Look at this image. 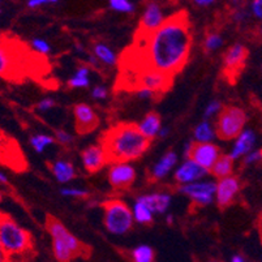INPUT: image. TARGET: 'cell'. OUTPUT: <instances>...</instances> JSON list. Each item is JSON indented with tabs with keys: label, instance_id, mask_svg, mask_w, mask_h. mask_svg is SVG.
Segmentation results:
<instances>
[{
	"label": "cell",
	"instance_id": "obj_1",
	"mask_svg": "<svg viewBox=\"0 0 262 262\" xmlns=\"http://www.w3.org/2000/svg\"><path fill=\"white\" fill-rule=\"evenodd\" d=\"M192 43L189 13L180 9L164 18L149 35L133 37L132 43L119 56V73L156 72L175 78L189 60Z\"/></svg>",
	"mask_w": 262,
	"mask_h": 262
},
{
	"label": "cell",
	"instance_id": "obj_2",
	"mask_svg": "<svg viewBox=\"0 0 262 262\" xmlns=\"http://www.w3.org/2000/svg\"><path fill=\"white\" fill-rule=\"evenodd\" d=\"M151 141L142 133L137 123L121 121L99 136V147L107 164H127L141 158L151 146Z\"/></svg>",
	"mask_w": 262,
	"mask_h": 262
},
{
	"label": "cell",
	"instance_id": "obj_3",
	"mask_svg": "<svg viewBox=\"0 0 262 262\" xmlns=\"http://www.w3.org/2000/svg\"><path fill=\"white\" fill-rule=\"evenodd\" d=\"M46 230L52 237V251L58 262H73L77 258H90L92 247L78 240L52 214L46 215Z\"/></svg>",
	"mask_w": 262,
	"mask_h": 262
},
{
	"label": "cell",
	"instance_id": "obj_4",
	"mask_svg": "<svg viewBox=\"0 0 262 262\" xmlns=\"http://www.w3.org/2000/svg\"><path fill=\"white\" fill-rule=\"evenodd\" d=\"M0 247L7 256H23L34 248L32 233L18 226L9 215L0 213Z\"/></svg>",
	"mask_w": 262,
	"mask_h": 262
},
{
	"label": "cell",
	"instance_id": "obj_5",
	"mask_svg": "<svg viewBox=\"0 0 262 262\" xmlns=\"http://www.w3.org/2000/svg\"><path fill=\"white\" fill-rule=\"evenodd\" d=\"M245 123H247V115L244 110L227 104L221 107L218 111L214 130L219 140L231 141V140H236L244 132Z\"/></svg>",
	"mask_w": 262,
	"mask_h": 262
},
{
	"label": "cell",
	"instance_id": "obj_6",
	"mask_svg": "<svg viewBox=\"0 0 262 262\" xmlns=\"http://www.w3.org/2000/svg\"><path fill=\"white\" fill-rule=\"evenodd\" d=\"M103 209V225L110 232L124 235L133 228V215L129 206L121 200H106L101 204Z\"/></svg>",
	"mask_w": 262,
	"mask_h": 262
},
{
	"label": "cell",
	"instance_id": "obj_7",
	"mask_svg": "<svg viewBox=\"0 0 262 262\" xmlns=\"http://www.w3.org/2000/svg\"><path fill=\"white\" fill-rule=\"evenodd\" d=\"M248 55H249V51L242 43L233 45L226 51L225 56H223L222 75L228 84L233 85L236 82L247 66Z\"/></svg>",
	"mask_w": 262,
	"mask_h": 262
},
{
	"label": "cell",
	"instance_id": "obj_8",
	"mask_svg": "<svg viewBox=\"0 0 262 262\" xmlns=\"http://www.w3.org/2000/svg\"><path fill=\"white\" fill-rule=\"evenodd\" d=\"M219 156H221V149L210 142H192L185 151L188 161L194 162L208 172L213 167V164L215 163Z\"/></svg>",
	"mask_w": 262,
	"mask_h": 262
},
{
	"label": "cell",
	"instance_id": "obj_9",
	"mask_svg": "<svg viewBox=\"0 0 262 262\" xmlns=\"http://www.w3.org/2000/svg\"><path fill=\"white\" fill-rule=\"evenodd\" d=\"M73 115H75V129L78 136H85L94 132L101 124L99 116L86 103L75 104Z\"/></svg>",
	"mask_w": 262,
	"mask_h": 262
},
{
	"label": "cell",
	"instance_id": "obj_10",
	"mask_svg": "<svg viewBox=\"0 0 262 262\" xmlns=\"http://www.w3.org/2000/svg\"><path fill=\"white\" fill-rule=\"evenodd\" d=\"M216 190V185L214 183H194V184L184 185L179 188V192L184 193L192 200L190 209H199L210 204L213 200V193Z\"/></svg>",
	"mask_w": 262,
	"mask_h": 262
},
{
	"label": "cell",
	"instance_id": "obj_11",
	"mask_svg": "<svg viewBox=\"0 0 262 262\" xmlns=\"http://www.w3.org/2000/svg\"><path fill=\"white\" fill-rule=\"evenodd\" d=\"M242 183L239 178L235 175H231L228 178L221 179L216 184V205L221 210L230 208L235 201L237 193L240 192Z\"/></svg>",
	"mask_w": 262,
	"mask_h": 262
},
{
	"label": "cell",
	"instance_id": "obj_12",
	"mask_svg": "<svg viewBox=\"0 0 262 262\" xmlns=\"http://www.w3.org/2000/svg\"><path fill=\"white\" fill-rule=\"evenodd\" d=\"M136 180V171L129 164H113L108 171V182L118 192L128 190Z\"/></svg>",
	"mask_w": 262,
	"mask_h": 262
},
{
	"label": "cell",
	"instance_id": "obj_13",
	"mask_svg": "<svg viewBox=\"0 0 262 262\" xmlns=\"http://www.w3.org/2000/svg\"><path fill=\"white\" fill-rule=\"evenodd\" d=\"M164 21L162 11L157 3H149L146 7L144 16L140 20L139 26L136 29L133 37H145L149 35L150 33H153L157 28H159L162 23Z\"/></svg>",
	"mask_w": 262,
	"mask_h": 262
},
{
	"label": "cell",
	"instance_id": "obj_14",
	"mask_svg": "<svg viewBox=\"0 0 262 262\" xmlns=\"http://www.w3.org/2000/svg\"><path fill=\"white\" fill-rule=\"evenodd\" d=\"M81 158H82L85 170L90 175L99 172L107 164L104 154L101 147H99V145H92V146H88L86 149L82 150L81 151Z\"/></svg>",
	"mask_w": 262,
	"mask_h": 262
},
{
	"label": "cell",
	"instance_id": "obj_15",
	"mask_svg": "<svg viewBox=\"0 0 262 262\" xmlns=\"http://www.w3.org/2000/svg\"><path fill=\"white\" fill-rule=\"evenodd\" d=\"M206 173H208V171L202 168L201 166H199L194 162L188 161L187 163L183 164L182 167L176 171L175 180L180 183V184H184V183H189L193 182V180H197V179H201Z\"/></svg>",
	"mask_w": 262,
	"mask_h": 262
},
{
	"label": "cell",
	"instance_id": "obj_16",
	"mask_svg": "<svg viewBox=\"0 0 262 262\" xmlns=\"http://www.w3.org/2000/svg\"><path fill=\"white\" fill-rule=\"evenodd\" d=\"M254 142H256V136H254V133L252 130H244L236 139V144L233 146L230 157L232 159L245 157L247 154H249L252 151Z\"/></svg>",
	"mask_w": 262,
	"mask_h": 262
},
{
	"label": "cell",
	"instance_id": "obj_17",
	"mask_svg": "<svg viewBox=\"0 0 262 262\" xmlns=\"http://www.w3.org/2000/svg\"><path fill=\"white\" fill-rule=\"evenodd\" d=\"M139 202L144 204L151 213H163L170 204V196L164 193H154L149 196H142L137 200Z\"/></svg>",
	"mask_w": 262,
	"mask_h": 262
},
{
	"label": "cell",
	"instance_id": "obj_18",
	"mask_svg": "<svg viewBox=\"0 0 262 262\" xmlns=\"http://www.w3.org/2000/svg\"><path fill=\"white\" fill-rule=\"evenodd\" d=\"M176 163V154L173 153L172 150L167 151L166 156L156 164V167L153 168L151 173L149 175V182L150 183H156L158 182L159 179H162L163 176L167 175L168 171L175 166Z\"/></svg>",
	"mask_w": 262,
	"mask_h": 262
},
{
	"label": "cell",
	"instance_id": "obj_19",
	"mask_svg": "<svg viewBox=\"0 0 262 262\" xmlns=\"http://www.w3.org/2000/svg\"><path fill=\"white\" fill-rule=\"evenodd\" d=\"M47 167L51 170L54 173L55 178L58 179L60 183H67L76 178L75 168L71 162L66 161H56V162H47Z\"/></svg>",
	"mask_w": 262,
	"mask_h": 262
},
{
	"label": "cell",
	"instance_id": "obj_20",
	"mask_svg": "<svg viewBox=\"0 0 262 262\" xmlns=\"http://www.w3.org/2000/svg\"><path fill=\"white\" fill-rule=\"evenodd\" d=\"M209 172H210L214 178L219 179V180H221V179L228 178V176L232 175L233 172V159L231 158L230 156L221 154Z\"/></svg>",
	"mask_w": 262,
	"mask_h": 262
},
{
	"label": "cell",
	"instance_id": "obj_21",
	"mask_svg": "<svg viewBox=\"0 0 262 262\" xmlns=\"http://www.w3.org/2000/svg\"><path fill=\"white\" fill-rule=\"evenodd\" d=\"M161 121L162 118L157 111H150V113L146 114V116L144 118L142 123L139 124L140 129L142 130V133H144L146 137L153 140L154 136L158 133L159 128H161Z\"/></svg>",
	"mask_w": 262,
	"mask_h": 262
},
{
	"label": "cell",
	"instance_id": "obj_22",
	"mask_svg": "<svg viewBox=\"0 0 262 262\" xmlns=\"http://www.w3.org/2000/svg\"><path fill=\"white\" fill-rule=\"evenodd\" d=\"M129 262H156V252L149 245H140L129 252H123Z\"/></svg>",
	"mask_w": 262,
	"mask_h": 262
},
{
	"label": "cell",
	"instance_id": "obj_23",
	"mask_svg": "<svg viewBox=\"0 0 262 262\" xmlns=\"http://www.w3.org/2000/svg\"><path fill=\"white\" fill-rule=\"evenodd\" d=\"M89 68L85 66H81L77 70V73L73 78L68 81V86L70 88H85L89 85Z\"/></svg>",
	"mask_w": 262,
	"mask_h": 262
},
{
	"label": "cell",
	"instance_id": "obj_24",
	"mask_svg": "<svg viewBox=\"0 0 262 262\" xmlns=\"http://www.w3.org/2000/svg\"><path fill=\"white\" fill-rule=\"evenodd\" d=\"M135 216L140 223H142V225L151 226V225H153V222H154V221H153V213H151V211H150L144 204H141V202H139V201L136 202Z\"/></svg>",
	"mask_w": 262,
	"mask_h": 262
},
{
	"label": "cell",
	"instance_id": "obj_25",
	"mask_svg": "<svg viewBox=\"0 0 262 262\" xmlns=\"http://www.w3.org/2000/svg\"><path fill=\"white\" fill-rule=\"evenodd\" d=\"M93 49H94L95 55H97L103 63L110 64V66H113V64L116 63L115 55H114V52L107 46H104V45L102 43H95Z\"/></svg>",
	"mask_w": 262,
	"mask_h": 262
},
{
	"label": "cell",
	"instance_id": "obj_26",
	"mask_svg": "<svg viewBox=\"0 0 262 262\" xmlns=\"http://www.w3.org/2000/svg\"><path fill=\"white\" fill-rule=\"evenodd\" d=\"M55 140L50 136H45V135H38V136H33L30 137V145L34 147L35 151L38 153H42L45 150V147L49 146V145L54 144Z\"/></svg>",
	"mask_w": 262,
	"mask_h": 262
},
{
	"label": "cell",
	"instance_id": "obj_27",
	"mask_svg": "<svg viewBox=\"0 0 262 262\" xmlns=\"http://www.w3.org/2000/svg\"><path fill=\"white\" fill-rule=\"evenodd\" d=\"M196 137L200 140V142H208L213 137V130L209 127L208 123L201 124L196 129Z\"/></svg>",
	"mask_w": 262,
	"mask_h": 262
},
{
	"label": "cell",
	"instance_id": "obj_28",
	"mask_svg": "<svg viewBox=\"0 0 262 262\" xmlns=\"http://www.w3.org/2000/svg\"><path fill=\"white\" fill-rule=\"evenodd\" d=\"M222 45V38L218 33H210L206 37V42H205V51H211V50L218 49Z\"/></svg>",
	"mask_w": 262,
	"mask_h": 262
},
{
	"label": "cell",
	"instance_id": "obj_29",
	"mask_svg": "<svg viewBox=\"0 0 262 262\" xmlns=\"http://www.w3.org/2000/svg\"><path fill=\"white\" fill-rule=\"evenodd\" d=\"M110 7L115 11H120V12H132L133 11V6L127 2V0H111L110 2Z\"/></svg>",
	"mask_w": 262,
	"mask_h": 262
},
{
	"label": "cell",
	"instance_id": "obj_30",
	"mask_svg": "<svg viewBox=\"0 0 262 262\" xmlns=\"http://www.w3.org/2000/svg\"><path fill=\"white\" fill-rule=\"evenodd\" d=\"M32 50L33 51L38 52V54L45 55L50 51V46H49V43H46V42L42 39H33L32 40Z\"/></svg>",
	"mask_w": 262,
	"mask_h": 262
},
{
	"label": "cell",
	"instance_id": "obj_31",
	"mask_svg": "<svg viewBox=\"0 0 262 262\" xmlns=\"http://www.w3.org/2000/svg\"><path fill=\"white\" fill-rule=\"evenodd\" d=\"M258 161H262L261 150H257V151H251L249 154H247L244 158V161H243V163L252 164V163H254V162H258Z\"/></svg>",
	"mask_w": 262,
	"mask_h": 262
},
{
	"label": "cell",
	"instance_id": "obj_32",
	"mask_svg": "<svg viewBox=\"0 0 262 262\" xmlns=\"http://www.w3.org/2000/svg\"><path fill=\"white\" fill-rule=\"evenodd\" d=\"M251 11L254 17L262 20V0H254L251 6Z\"/></svg>",
	"mask_w": 262,
	"mask_h": 262
},
{
	"label": "cell",
	"instance_id": "obj_33",
	"mask_svg": "<svg viewBox=\"0 0 262 262\" xmlns=\"http://www.w3.org/2000/svg\"><path fill=\"white\" fill-rule=\"evenodd\" d=\"M9 146H16L15 144H9V140L2 130H0V153L7 151Z\"/></svg>",
	"mask_w": 262,
	"mask_h": 262
},
{
	"label": "cell",
	"instance_id": "obj_34",
	"mask_svg": "<svg viewBox=\"0 0 262 262\" xmlns=\"http://www.w3.org/2000/svg\"><path fill=\"white\" fill-rule=\"evenodd\" d=\"M63 194L66 196H73V197H88L89 193L84 192V190H77V189H63L61 190Z\"/></svg>",
	"mask_w": 262,
	"mask_h": 262
},
{
	"label": "cell",
	"instance_id": "obj_35",
	"mask_svg": "<svg viewBox=\"0 0 262 262\" xmlns=\"http://www.w3.org/2000/svg\"><path fill=\"white\" fill-rule=\"evenodd\" d=\"M56 139H58V141L63 145L70 144V142L72 141V137H71L68 133L63 132V130H59V132L56 133Z\"/></svg>",
	"mask_w": 262,
	"mask_h": 262
},
{
	"label": "cell",
	"instance_id": "obj_36",
	"mask_svg": "<svg viewBox=\"0 0 262 262\" xmlns=\"http://www.w3.org/2000/svg\"><path fill=\"white\" fill-rule=\"evenodd\" d=\"M54 106H55V102L52 101V99H43V101L38 103L37 108L39 110V111H45V110H49Z\"/></svg>",
	"mask_w": 262,
	"mask_h": 262
},
{
	"label": "cell",
	"instance_id": "obj_37",
	"mask_svg": "<svg viewBox=\"0 0 262 262\" xmlns=\"http://www.w3.org/2000/svg\"><path fill=\"white\" fill-rule=\"evenodd\" d=\"M106 94H107L106 89L101 86H97L94 89V92H93V97H94V98H104Z\"/></svg>",
	"mask_w": 262,
	"mask_h": 262
},
{
	"label": "cell",
	"instance_id": "obj_38",
	"mask_svg": "<svg viewBox=\"0 0 262 262\" xmlns=\"http://www.w3.org/2000/svg\"><path fill=\"white\" fill-rule=\"evenodd\" d=\"M219 110H221V104H219V102H213V103L208 107V110H206V115L210 116L211 114H214L215 111H219Z\"/></svg>",
	"mask_w": 262,
	"mask_h": 262
},
{
	"label": "cell",
	"instance_id": "obj_39",
	"mask_svg": "<svg viewBox=\"0 0 262 262\" xmlns=\"http://www.w3.org/2000/svg\"><path fill=\"white\" fill-rule=\"evenodd\" d=\"M49 3H51V2H45V0H30V2H28V6H29L30 8H35V7H39L42 6V4Z\"/></svg>",
	"mask_w": 262,
	"mask_h": 262
},
{
	"label": "cell",
	"instance_id": "obj_40",
	"mask_svg": "<svg viewBox=\"0 0 262 262\" xmlns=\"http://www.w3.org/2000/svg\"><path fill=\"white\" fill-rule=\"evenodd\" d=\"M257 230H258L259 239H261V243H262V213L259 214L258 219H257Z\"/></svg>",
	"mask_w": 262,
	"mask_h": 262
},
{
	"label": "cell",
	"instance_id": "obj_41",
	"mask_svg": "<svg viewBox=\"0 0 262 262\" xmlns=\"http://www.w3.org/2000/svg\"><path fill=\"white\" fill-rule=\"evenodd\" d=\"M0 262H9V257L2 248H0Z\"/></svg>",
	"mask_w": 262,
	"mask_h": 262
},
{
	"label": "cell",
	"instance_id": "obj_42",
	"mask_svg": "<svg viewBox=\"0 0 262 262\" xmlns=\"http://www.w3.org/2000/svg\"><path fill=\"white\" fill-rule=\"evenodd\" d=\"M0 183H2V184H7V183H8V178H7V175H4L3 172H0Z\"/></svg>",
	"mask_w": 262,
	"mask_h": 262
},
{
	"label": "cell",
	"instance_id": "obj_43",
	"mask_svg": "<svg viewBox=\"0 0 262 262\" xmlns=\"http://www.w3.org/2000/svg\"><path fill=\"white\" fill-rule=\"evenodd\" d=\"M232 262H245V261L242 256H233Z\"/></svg>",
	"mask_w": 262,
	"mask_h": 262
},
{
	"label": "cell",
	"instance_id": "obj_44",
	"mask_svg": "<svg viewBox=\"0 0 262 262\" xmlns=\"http://www.w3.org/2000/svg\"><path fill=\"white\" fill-rule=\"evenodd\" d=\"M213 2H196V4H200V6H208V4H211Z\"/></svg>",
	"mask_w": 262,
	"mask_h": 262
},
{
	"label": "cell",
	"instance_id": "obj_45",
	"mask_svg": "<svg viewBox=\"0 0 262 262\" xmlns=\"http://www.w3.org/2000/svg\"><path fill=\"white\" fill-rule=\"evenodd\" d=\"M2 200H3V194H2V192H0V202H2Z\"/></svg>",
	"mask_w": 262,
	"mask_h": 262
},
{
	"label": "cell",
	"instance_id": "obj_46",
	"mask_svg": "<svg viewBox=\"0 0 262 262\" xmlns=\"http://www.w3.org/2000/svg\"><path fill=\"white\" fill-rule=\"evenodd\" d=\"M261 35H262V28H261Z\"/></svg>",
	"mask_w": 262,
	"mask_h": 262
},
{
	"label": "cell",
	"instance_id": "obj_47",
	"mask_svg": "<svg viewBox=\"0 0 262 262\" xmlns=\"http://www.w3.org/2000/svg\"><path fill=\"white\" fill-rule=\"evenodd\" d=\"M0 12H2V8H0Z\"/></svg>",
	"mask_w": 262,
	"mask_h": 262
},
{
	"label": "cell",
	"instance_id": "obj_48",
	"mask_svg": "<svg viewBox=\"0 0 262 262\" xmlns=\"http://www.w3.org/2000/svg\"><path fill=\"white\" fill-rule=\"evenodd\" d=\"M0 248H2V247H0Z\"/></svg>",
	"mask_w": 262,
	"mask_h": 262
},
{
	"label": "cell",
	"instance_id": "obj_49",
	"mask_svg": "<svg viewBox=\"0 0 262 262\" xmlns=\"http://www.w3.org/2000/svg\"><path fill=\"white\" fill-rule=\"evenodd\" d=\"M261 151H262V150H261Z\"/></svg>",
	"mask_w": 262,
	"mask_h": 262
}]
</instances>
